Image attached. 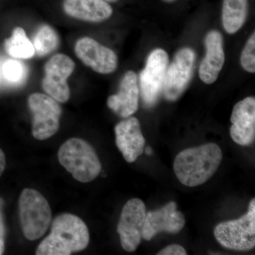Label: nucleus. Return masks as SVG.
<instances>
[{
  "label": "nucleus",
  "mask_w": 255,
  "mask_h": 255,
  "mask_svg": "<svg viewBox=\"0 0 255 255\" xmlns=\"http://www.w3.org/2000/svg\"><path fill=\"white\" fill-rule=\"evenodd\" d=\"M222 159V150L214 142L190 147L182 150L176 157L174 173L184 186L198 187L214 175Z\"/></svg>",
  "instance_id": "nucleus-1"
},
{
  "label": "nucleus",
  "mask_w": 255,
  "mask_h": 255,
  "mask_svg": "<svg viewBox=\"0 0 255 255\" xmlns=\"http://www.w3.org/2000/svg\"><path fill=\"white\" fill-rule=\"evenodd\" d=\"M90 243L87 225L80 218L71 214L57 216L51 224L48 237L40 243L37 255H69L84 251Z\"/></svg>",
  "instance_id": "nucleus-2"
},
{
  "label": "nucleus",
  "mask_w": 255,
  "mask_h": 255,
  "mask_svg": "<svg viewBox=\"0 0 255 255\" xmlns=\"http://www.w3.org/2000/svg\"><path fill=\"white\" fill-rule=\"evenodd\" d=\"M58 157L60 164L78 182H92L102 170V164L95 149L78 137L64 142L58 150Z\"/></svg>",
  "instance_id": "nucleus-3"
},
{
  "label": "nucleus",
  "mask_w": 255,
  "mask_h": 255,
  "mask_svg": "<svg viewBox=\"0 0 255 255\" xmlns=\"http://www.w3.org/2000/svg\"><path fill=\"white\" fill-rule=\"evenodd\" d=\"M20 223L25 237L36 241L46 233L51 223L49 203L39 191L23 189L18 200Z\"/></svg>",
  "instance_id": "nucleus-4"
},
{
  "label": "nucleus",
  "mask_w": 255,
  "mask_h": 255,
  "mask_svg": "<svg viewBox=\"0 0 255 255\" xmlns=\"http://www.w3.org/2000/svg\"><path fill=\"white\" fill-rule=\"evenodd\" d=\"M214 236L223 248L249 251L255 246V199H252L248 213L240 219L225 221L214 229Z\"/></svg>",
  "instance_id": "nucleus-5"
},
{
  "label": "nucleus",
  "mask_w": 255,
  "mask_h": 255,
  "mask_svg": "<svg viewBox=\"0 0 255 255\" xmlns=\"http://www.w3.org/2000/svg\"><path fill=\"white\" fill-rule=\"evenodd\" d=\"M28 108L33 116L32 134L43 140L54 135L60 127L62 111L58 102L50 96L33 93L28 99Z\"/></svg>",
  "instance_id": "nucleus-6"
},
{
  "label": "nucleus",
  "mask_w": 255,
  "mask_h": 255,
  "mask_svg": "<svg viewBox=\"0 0 255 255\" xmlns=\"http://www.w3.org/2000/svg\"><path fill=\"white\" fill-rule=\"evenodd\" d=\"M168 65V55L161 48L152 50L147 58L139 78L142 101L147 108L155 106L158 100Z\"/></svg>",
  "instance_id": "nucleus-7"
},
{
  "label": "nucleus",
  "mask_w": 255,
  "mask_h": 255,
  "mask_svg": "<svg viewBox=\"0 0 255 255\" xmlns=\"http://www.w3.org/2000/svg\"><path fill=\"white\" fill-rule=\"evenodd\" d=\"M195 53L189 48H184L176 53L167 67L162 92L166 100H177L187 88L192 77Z\"/></svg>",
  "instance_id": "nucleus-8"
},
{
  "label": "nucleus",
  "mask_w": 255,
  "mask_h": 255,
  "mask_svg": "<svg viewBox=\"0 0 255 255\" xmlns=\"http://www.w3.org/2000/svg\"><path fill=\"white\" fill-rule=\"evenodd\" d=\"M75 64L68 55L56 54L45 65L42 87L45 92L58 102L65 103L70 97L68 79L73 73Z\"/></svg>",
  "instance_id": "nucleus-9"
},
{
  "label": "nucleus",
  "mask_w": 255,
  "mask_h": 255,
  "mask_svg": "<svg viewBox=\"0 0 255 255\" xmlns=\"http://www.w3.org/2000/svg\"><path fill=\"white\" fill-rule=\"evenodd\" d=\"M146 213L145 204L140 199H130L124 205L117 226L124 251H135L141 243Z\"/></svg>",
  "instance_id": "nucleus-10"
},
{
  "label": "nucleus",
  "mask_w": 255,
  "mask_h": 255,
  "mask_svg": "<svg viewBox=\"0 0 255 255\" xmlns=\"http://www.w3.org/2000/svg\"><path fill=\"white\" fill-rule=\"evenodd\" d=\"M75 53L82 63L98 73H114L118 66L115 52L90 37H84L76 42Z\"/></svg>",
  "instance_id": "nucleus-11"
},
{
  "label": "nucleus",
  "mask_w": 255,
  "mask_h": 255,
  "mask_svg": "<svg viewBox=\"0 0 255 255\" xmlns=\"http://www.w3.org/2000/svg\"><path fill=\"white\" fill-rule=\"evenodd\" d=\"M185 226V218L178 211L174 201H170L163 207L146 213L145 223L142 231V238L150 241L159 233L177 234Z\"/></svg>",
  "instance_id": "nucleus-12"
},
{
  "label": "nucleus",
  "mask_w": 255,
  "mask_h": 255,
  "mask_svg": "<svg viewBox=\"0 0 255 255\" xmlns=\"http://www.w3.org/2000/svg\"><path fill=\"white\" fill-rule=\"evenodd\" d=\"M230 135L238 145L248 146L255 139V99L247 97L238 102L231 114Z\"/></svg>",
  "instance_id": "nucleus-13"
},
{
  "label": "nucleus",
  "mask_w": 255,
  "mask_h": 255,
  "mask_svg": "<svg viewBox=\"0 0 255 255\" xmlns=\"http://www.w3.org/2000/svg\"><path fill=\"white\" fill-rule=\"evenodd\" d=\"M115 135L116 145L127 162H135L142 155L145 140L138 119L129 117L119 122L115 127Z\"/></svg>",
  "instance_id": "nucleus-14"
},
{
  "label": "nucleus",
  "mask_w": 255,
  "mask_h": 255,
  "mask_svg": "<svg viewBox=\"0 0 255 255\" xmlns=\"http://www.w3.org/2000/svg\"><path fill=\"white\" fill-rule=\"evenodd\" d=\"M139 87L136 73L128 71L119 85L117 95L110 96L107 105L114 113L123 118H128L138 109Z\"/></svg>",
  "instance_id": "nucleus-15"
},
{
  "label": "nucleus",
  "mask_w": 255,
  "mask_h": 255,
  "mask_svg": "<svg viewBox=\"0 0 255 255\" xmlns=\"http://www.w3.org/2000/svg\"><path fill=\"white\" fill-rule=\"evenodd\" d=\"M206 56L199 67V78L207 85L214 83L219 78L225 63L223 36L219 31L209 32L205 38Z\"/></svg>",
  "instance_id": "nucleus-16"
},
{
  "label": "nucleus",
  "mask_w": 255,
  "mask_h": 255,
  "mask_svg": "<svg viewBox=\"0 0 255 255\" xmlns=\"http://www.w3.org/2000/svg\"><path fill=\"white\" fill-rule=\"evenodd\" d=\"M63 7L68 16L88 22H102L113 14L111 5L104 0H64Z\"/></svg>",
  "instance_id": "nucleus-17"
},
{
  "label": "nucleus",
  "mask_w": 255,
  "mask_h": 255,
  "mask_svg": "<svg viewBox=\"0 0 255 255\" xmlns=\"http://www.w3.org/2000/svg\"><path fill=\"white\" fill-rule=\"evenodd\" d=\"M248 12V0H223L222 22L230 34L239 31L246 23Z\"/></svg>",
  "instance_id": "nucleus-18"
},
{
  "label": "nucleus",
  "mask_w": 255,
  "mask_h": 255,
  "mask_svg": "<svg viewBox=\"0 0 255 255\" xmlns=\"http://www.w3.org/2000/svg\"><path fill=\"white\" fill-rule=\"evenodd\" d=\"M4 48L6 53L14 58L28 59L35 55L33 43L26 36V32L21 27L13 30L10 38L5 40Z\"/></svg>",
  "instance_id": "nucleus-19"
},
{
  "label": "nucleus",
  "mask_w": 255,
  "mask_h": 255,
  "mask_svg": "<svg viewBox=\"0 0 255 255\" xmlns=\"http://www.w3.org/2000/svg\"><path fill=\"white\" fill-rule=\"evenodd\" d=\"M33 45L38 56H46L58 48L59 37L49 25H43L33 37Z\"/></svg>",
  "instance_id": "nucleus-20"
},
{
  "label": "nucleus",
  "mask_w": 255,
  "mask_h": 255,
  "mask_svg": "<svg viewBox=\"0 0 255 255\" xmlns=\"http://www.w3.org/2000/svg\"><path fill=\"white\" fill-rule=\"evenodd\" d=\"M241 63L242 67L248 73H255V33L247 42L242 53Z\"/></svg>",
  "instance_id": "nucleus-21"
},
{
  "label": "nucleus",
  "mask_w": 255,
  "mask_h": 255,
  "mask_svg": "<svg viewBox=\"0 0 255 255\" xmlns=\"http://www.w3.org/2000/svg\"><path fill=\"white\" fill-rule=\"evenodd\" d=\"M2 73L6 80L17 83L24 78V66L16 60H8L3 65Z\"/></svg>",
  "instance_id": "nucleus-22"
},
{
  "label": "nucleus",
  "mask_w": 255,
  "mask_h": 255,
  "mask_svg": "<svg viewBox=\"0 0 255 255\" xmlns=\"http://www.w3.org/2000/svg\"><path fill=\"white\" fill-rule=\"evenodd\" d=\"M187 253L184 247L178 244H172L162 249L157 255H187Z\"/></svg>",
  "instance_id": "nucleus-23"
},
{
  "label": "nucleus",
  "mask_w": 255,
  "mask_h": 255,
  "mask_svg": "<svg viewBox=\"0 0 255 255\" xmlns=\"http://www.w3.org/2000/svg\"><path fill=\"white\" fill-rule=\"evenodd\" d=\"M2 199H0V255H2L4 251V225L3 223L2 215L1 209L2 206Z\"/></svg>",
  "instance_id": "nucleus-24"
},
{
  "label": "nucleus",
  "mask_w": 255,
  "mask_h": 255,
  "mask_svg": "<svg viewBox=\"0 0 255 255\" xmlns=\"http://www.w3.org/2000/svg\"><path fill=\"white\" fill-rule=\"evenodd\" d=\"M5 167H6V157L4 152L0 148V177L4 172Z\"/></svg>",
  "instance_id": "nucleus-25"
},
{
  "label": "nucleus",
  "mask_w": 255,
  "mask_h": 255,
  "mask_svg": "<svg viewBox=\"0 0 255 255\" xmlns=\"http://www.w3.org/2000/svg\"><path fill=\"white\" fill-rule=\"evenodd\" d=\"M144 151H145V153L148 155H151V154H152V149H151L150 147H146V148L144 149Z\"/></svg>",
  "instance_id": "nucleus-26"
},
{
  "label": "nucleus",
  "mask_w": 255,
  "mask_h": 255,
  "mask_svg": "<svg viewBox=\"0 0 255 255\" xmlns=\"http://www.w3.org/2000/svg\"><path fill=\"white\" fill-rule=\"evenodd\" d=\"M162 1H164V2L172 3L174 2V1H177V0H162Z\"/></svg>",
  "instance_id": "nucleus-27"
},
{
  "label": "nucleus",
  "mask_w": 255,
  "mask_h": 255,
  "mask_svg": "<svg viewBox=\"0 0 255 255\" xmlns=\"http://www.w3.org/2000/svg\"><path fill=\"white\" fill-rule=\"evenodd\" d=\"M104 1H107V2L114 3L117 2L119 0H104Z\"/></svg>",
  "instance_id": "nucleus-28"
}]
</instances>
